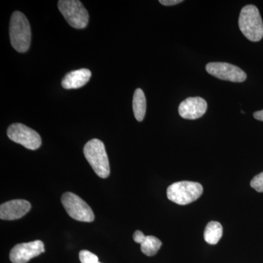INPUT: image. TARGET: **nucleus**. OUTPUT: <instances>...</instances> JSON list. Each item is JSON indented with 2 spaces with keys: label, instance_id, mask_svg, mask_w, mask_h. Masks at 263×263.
<instances>
[{
  "label": "nucleus",
  "instance_id": "f257e3e1",
  "mask_svg": "<svg viewBox=\"0 0 263 263\" xmlns=\"http://www.w3.org/2000/svg\"><path fill=\"white\" fill-rule=\"evenodd\" d=\"M10 38L12 46L15 51L24 53L30 47V24L23 13L15 11L11 15L10 22Z\"/></svg>",
  "mask_w": 263,
  "mask_h": 263
},
{
  "label": "nucleus",
  "instance_id": "f03ea898",
  "mask_svg": "<svg viewBox=\"0 0 263 263\" xmlns=\"http://www.w3.org/2000/svg\"><path fill=\"white\" fill-rule=\"evenodd\" d=\"M240 30L249 41L258 42L263 37V23L257 7L248 5L242 8L238 20Z\"/></svg>",
  "mask_w": 263,
  "mask_h": 263
},
{
  "label": "nucleus",
  "instance_id": "7ed1b4c3",
  "mask_svg": "<svg viewBox=\"0 0 263 263\" xmlns=\"http://www.w3.org/2000/svg\"><path fill=\"white\" fill-rule=\"evenodd\" d=\"M86 160L94 170L95 174L102 179H106L110 175V164L105 145L100 140H91L84 148Z\"/></svg>",
  "mask_w": 263,
  "mask_h": 263
},
{
  "label": "nucleus",
  "instance_id": "20e7f679",
  "mask_svg": "<svg viewBox=\"0 0 263 263\" xmlns=\"http://www.w3.org/2000/svg\"><path fill=\"white\" fill-rule=\"evenodd\" d=\"M203 187L200 183L179 181L172 183L167 190V196L171 201L181 205H188L200 198Z\"/></svg>",
  "mask_w": 263,
  "mask_h": 263
},
{
  "label": "nucleus",
  "instance_id": "39448f33",
  "mask_svg": "<svg viewBox=\"0 0 263 263\" xmlns=\"http://www.w3.org/2000/svg\"><path fill=\"white\" fill-rule=\"evenodd\" d=\"M58 8L67 23L76 29L86 28L89 15L81 2L79 0H60Z\"/></svg>",
  "mask_w": 263,
  "mask_h": 263
},
{
  "label": "nucleus",
  "instance_id": "423d86ee",
  "mask_svg": "<svg viewBox=\"0 0 263 263\" xmlns=\"http://www.w3.org/2000/svg\"><path fill=\"white\" fill-rule=\"evenodd\" d=\"M62 203L66 212L72 219L84 222H91L95 220L94 212L91 208L76 194H63Z\"/></svg>",
  "mask_w": 263,
  "mask_h": 263
},
{
  "label": "nucleus",
  "instance_id": "0eeeda50",
  "mask_svg": "<svg viewBox=\"0 0 263 263\" xmlns=\"http://www.w3.org/2000/svg\"><path fill=\"white\" fill-rule=\"evenodd\" d=\"M7 135L11 141L29 150L37 149L42 143L41 136L37 132L21 123H15L9 126Z\"/></svg>",
  "mask_w": 263,
  "mask_h": 263
},
{
  "label": "nucleus",
  "instance_id": "6e6552de",
  "mask_svg": "<svg viewBox=\"0 0 263 263\" xmlns=\"http://www.w3.org/2000/svg\"><path fill=\"white\" fill-rule=\"evenodd\" d=\"M210 75L223 81L241 83L247 79V74L240 67L227 62H210L205 67Z\"/></svg>",
  "mask_w": 263,
  "mask_h": 263
},
{
  "label": "nucleus",
  "instance_id": "1a4fd4ad",
  "mask_svg": "<svg viewBox=\"0 0 263 263\" xmlns=\"http://www.w3.org/2000/svg\"><path fill=\"white\" fill-rule=\"evenodd\" d=\"M43 252L44 243L41 240L19 243L10 251V259L13 263H27Z\"/></svg>",
  "mask_w": 263,
  "mask_h": 263
},
{
  "label": "nucleus",
  "instance_id": "9d476101",
  "mask_svg": "<svg viewBox=\"0 0 263 263\" xmlns=\"http://www.w3.org/2000/svg\"><path fill=\"white\" fill-rule=\"evenodd\" d=\"M206 101L200 97L189 98L183 100L179 106V114L185 119L195 120L202 117L206 112Z\"/></svg>",
  "mask_w": 263,
  "mask_h": 263
},
{
  "label": "nucleus",
  "instance_id": "9b49d317",
  "mask_svg": "<svg viewBox=\"0 0 263 263\" xmlns=\"http://www.w3.org/2000/svg\"><path fill=\"white\" fill-rule=\"evenodd\" d=\"M30 209V202L27 200H10L2 204L0 206V219L3 220H15L23 217Z\"/></svg>",
  "mask_w": 263,
  "mask_h": 263
},
{
  "label": "nucleus",
  "instance_id": "f8f14e48",
  "mask_svg": "<svg viewBox=\"0 0 263 263\" xmlns=\"http://www.w3.org/2000/svg\"><path fill=\"white\" fill-rule=\"evenodd\" d=\"M91 72L89 69L71 71L66 74L62 81V86L65 89H76L87 84L91 79Z\"/></svg>",
  "mask_w": 263,
  "mask_h": 263
},
{
  "label": "nucleus",
  "instance_id": "ddd939ff",
  "mask_svg": "<svg viewBox=\"0 0 263 263\" xmlns=\"http://www.w3.org/2000/svg\"><path fill=\"white\" fill-rule=\"evenodd\" d=\"M133 112L135 117L138 122H142L144 119L146 111V100L144 92L141 89H137L133 96Z\"/></svg>",
  "mask_w": 263,
  "mask_h": 263
},
{
  "label": "nucleus",
  "instance_id": "4468645a",
  "mask_svg": "<svg viewBox=\"0 0 263 263\" xmlns=\"http://www.w3.org/2000/svg\"><path fill=\"white\" fill-rule=\"evenodd\" d=\"M223 234V228L218 221H210L204 231V239L209 245H215L220 240Z\"/></svg>",
  "mask_w": 263,
  "mask_h": 263
},
{
  "label": "nucleus",
  "instance_id": "2eb2a0df",
  "mask_svg": "<svg viewBox=\"0 0 263 263\" xmlns=\"http://www.w3.org/2000/svg\"><path fill=\"white\" fill-rule=\"evenodd\" d=\"M140 245H141V252L145 255L152 257L160 250L162 243L157 237L152 236V235L146 236V235Z\"/></svg>",
  "mask_w": 263,
  "mask_h": 263
},
{
  "label": "nucleus",
  "instance_id": "dca6fc26",
  "mask_svg": "<svg viewBox=\"0 0 263 263\" xmlns=\"http://www.w3.org/2000/svg\"><path fill=\"white\" fill-rule=\"evenodd\" d=\"M79 259L81 263H99L98 256L87 250L81 251Z\"/></svg>",
  "mask_w": 263,
  "mask_h": 263
},
{
  "label": "nucleus",
  "instance_id": "f3484780",
  "mask_svg": "<svg viewBox=\"0 0 263 263\" xmlns=\"http://www.w3.org/2000/svg\"><path fill=\"white\" fill-rule=\"evenodd\" d=\"M251 186L258 193H263V172L254 176L251 181Z\"/></svg>",
  "mask_w": 263,
  "mask_h": 263
},
{
  "label": "nucleus",
  "instance_id": "a211bd4d",
  "mask_svg": "<svg viewBox=\"0 0 263 263\" xmlns=\"http://www.w3.org/2000/svg\"><path fill=\"white\" fill-rule=\"evenodd\" d=\"M145 235L143 234V232L140 231V230H137L135 232L134 235H133V240L135 242L138 243H141L142 240L145 238Z\"/></svg>",
  "mask_w": 263,
  "mask_h": 263
},
{
  "label": "nucleus",
  "instance_id": "6ab92c4d",
  "mask_svg": "<svg viewBox=\"0 0 263 263\" xmlns=\"http://www.w3.org/2000/svg\"><path fill=\"white\" fill-rule=\"evenodd\" d=\"M181 3H183V0H160V3L165 6H172Z\"/></svg>",
  "mask_w": 263,
  "mask_h": 263
},
{
  "label": "nucleus",
  "instance_id": "aec40b11",
  "mask_svg": "<svg viewBox=\"0 0 263 263\" xmlns=\"http://www.w3.org/2000/svg\"><path fill=\"white\" fill-rule=\"evenodd\" d=\"M254 117L257 120L262 121V122H263V110L255 112V113L254 114Z\"/></svg>",
  "mask_w": 263,
  "mask_h": 263
},
{
  "label": "nucleus",
  "instance_id": "412c9836",
  "mask_svg": "<svg viewBox=\"0 0 263 263\" xmlns=\"http://www.w3.org/2000/svg\"><path fill=\"white\" fill-rule=\"evenodd\" d=\"M99 263H101V262H99Z\"/></svg>",
  "mask_w": 263,
  "mask_h": 263
}]
</instances>
